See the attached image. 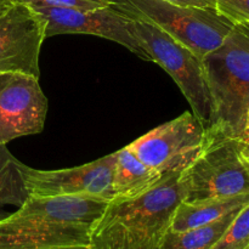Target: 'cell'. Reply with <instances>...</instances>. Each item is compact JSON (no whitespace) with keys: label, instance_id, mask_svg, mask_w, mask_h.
Returning <instances> with one entry per match:
<instances>
[{"label":"cell","instance_id":"cell-22","mask_svg":"<svg viewBox=\"0 0 249 249\" xmlns=\"http://www.w3.org/2000/svg\"><path fill=\"white\" fill-rule=\"evenodd\" d=\"M246 131H249V107H248V112H247V119H246Z\"/></svg>","mask_w":249,"mask_h":249},{"label":"cell","instance_id":"cell-13","mask_svg":"<svg viewBox=\"0 0 249 249\" xmlns=\"http://www.w3.org/2000/svg\"><path fill=\"white\" fill-rule=\"evenodd\" d=\"M162 177L143 164L128 146L116 152L112 179L114 197L138 196L151 189Z\"/></svg>","mask_w":249,"mask_h":249},{"label":"cell","instance_id":"cell-9","mask_svg":"<svg viewBox=\"0 0 249 249\" xmlns=\"http://www.w3.org/2000/svg\"><path fill=\"white\" fill-rule=\"evenodd\" d=\"M116 152L74 168L39 170L21 163L29 196H79L111 201Z\"/></svg>","mask_w":249,"mask_h":249},{"label":"cell","instance_id":"cell-17","mask_svg":"<svg viewBox=\"0 0 249 249\" xmlns=\"http://www.w3.org/2000/svg\"><path fill=\"white\" fill-rule=\"evenodd\" d=\"M14 1L15 4H24L29 6L68 7V9L82 10H94L111 5L97 1V0H14Z\"/></svg>","mask_w":249,"mask_h":249},{"label":"cell","instance_id":"cell-1","mask_svg":"<svg viewBox=\"0 0 249 249\" xmlns=\"http://www.w3.org/2000/svg\"><path fill=\"white\" fill-rule=\"evenodd\" d=\"M109 201L34 197L0 218V249H90L91 226Z\"/></svg>","mask_w":249,"mask_h":249},{"label":"cell","instance_id":"cell-10","mask_svg":"<svg viewBox=\"0 0 249 249\" xmlns=\"http://www.w3.org/2000/svg\"><path fill=\"white\" fill-rule=\"evenodd\" d=\"M48 99L38 78L24 73H0V145L44 129Z\"/></svg>","mask_w":249,"mask_h":249},{"label":"cell","instance_id":"cell-7","mask_svg":"<svg viewBox=\"0 0 249 249\" xmlns=\"http://www.w3.org/2000/svg\"><path fill=\"white\" fill-rule=\"evenodd\" d=\"M209 142L207 128L192 112L157 126L128 147L160 175L181 173L197 160Z\"/></svg>","mask_w":249,"mask_h":249},{"label":"cell","instance_id":"cell-6","mask_svg":"<svg viewBox=\"0 0 249 249\" xmlns=\"http://www.w3.org/2000/svg\"><path fill=\"white\" fill-rule=\"evenodd\" d=\"M241 138L209 141L197 160L180 174L184 201L249 194V170L241 158Z\"/></svg>","mask_w":249,"mask_h":249},{"label":"cell","instance_id":"cell-19","mask_svg":"<svg viewBox=\"0 0 249 249\" xmlns=\"http://www.w3.org/2000/svg\"><path fill=\"white\" fill-rule=\"evenodd\" d=\"M167 1L174 2V4H179V5H186V6L216 7L214 0H167Z\"/></svg>","mask_w":249,"mask_h":249},{"label":"cell","instance_id":"cell-23","mask_svg":"<svg viewBox=\"0 0 249 249\" xmlns=\"http://www.w3.org/2000/svg\"><path fill=\"white\" fill-rule=\"evenodd\" d=\"M242 139H243V140L248 141V142H249V131H246V133H245V135L242 136Z\"/></svg>","mask_w":249,"mask_h":249},{"label":"cell","instance_id":"cell-8","mask_svg":"<svg viewBox=\"0 0 249 249\" xmlns=\"http://www.w3.org/2000/svg\"><path fill=\"white\" fill-rule=\"evenodd\" d=\"M29 6V5H28ZM45 21V36L60 34H90L121 44L139 57L150 61L130 31L131 17L117 5L94 10L31 6Z\"/></svg>","mask_w":249,"mask_h":249},{"label":"cell","instance_id":"cell-12","mask_svg":"<svg viewBox=\"0 0 249 249\" xmlns=\"http://www.w3.org/2000/svg\"><path fill=\"white\" fill-rule=\"evenodd\" d=\"M248 203L249 194L195 202L181 201L175 209L170 230L185 231L213 223L236 209L243 208Z\"/></svg>","mask_w":249,"mask_h":249},{"label":"cell","instance_id":"cell-21","mask_svg":"<svg viewBox=\"0 0 249 249\" xmlns=\"http://www.w3.org/2000/svg\"><path fill=\"white\" fill-rule=\"evenodd\" d=\"M14 4V0H0V16H1L4 12H6Z\"/></svg>","mask_w":249,"mask_h":249},{"label":"cell","instance_id":"cell-2","mask_svg":"<svg viewBox=\"0 0 249 249\" xmlns=\"http://www.w3.org/2000/svg\"><path fill=\"white\" fill-rule=\"evenodd\" d=\"M180 174H164L138 196L112 198L92 224L90 249H160L184 201Z\"/></svg>","mask_w":249,"mask_h":249},{"label":"cell","instance_id":"cell-5","mask_svg":"<svg viewBox=\"0 0 249 249\" xmlns=\"http://www.w3.org/2000/svg\"><path fill=\"white\" fill-rule=\"evenodd\" d=\"M129 16L131 17V33L150 61L160 65L173 78L191 106L192 113L208 129L212 121V99L204 78L202 58L155 24L131 14Z\"/></svg>","mask_w":249,"mask_h":249},{"label":"cell","instance_id":"cell-24","mask_svg":"<svg viewBox=\"0 0 249 249\" xmlns=\"http://www.w3.org/2000/svg\"><path fill=\"white\" fill-rule=\"evenodd\" d=\"M97 1L105 2V4H112V1H111V0H97Z\"/></svg>","mask_w":249,"mask_h":249},{"label":"cell","instance_id":"cell-3","mask_svg":"<svg viewBox=\"0 0 249 249\" xmlns=\"http://www.w3.org/2000/svg\"><path fill=\"white\" fill-rule=\"evenodd\" d=\"M202 67L212 99L209 140L242 138L249 107V22L236 23L202 58Z\"/></svg>","mask_w":249,"mask_h":249},{"label":"cell","instance_id":"cell-20","mask_svg":"<svg viewBox=\"0 0 249 249\" xmlns=\"http://www.w3.org/2000/svg\"><path fill=\"white\" fill-rule=\"evenodd\" d=\"M242 140V143H241V158H242L243 163L246 164V167H247V169L249 170V142L248 141L243 140V139H241Z\"/></svg>","mask_w":249,"mask_h":249},{"label":"cell","instance_id":"cell-14","mask_svg":"<svg viewBox=\"0 0 249 249\" xmlns=\"http://www.w3.org/2000/svg\"><path fill=\"white\" fill-rule=\"evenodd\" d=\"M241 209H236L213 223L190 230L173 231L169 229L164 235L160 249H213Z\"/></svg>","mask_w":249,"mask_h":249},{"label":"cell","instance_id":"cell-4","mask_svg":"<svg viewBox=\"0 0 249 249\" xmlns=\"http://www.w3.org/2000/svg\"><path fill=\"white\" fill-rule=\"evenodd\" d=\"M124 11L155 24L198 57L218 48L235 22L216 7L186 6L167 0H111Z\"/></svg>","mask_w":249,"mask_h":249},{"label":"cell","instance_id":"cell-18","mask_svg":"<svg viewBox=\"0 0 249 249\" xmlns=\"http://www.w3.org/2000/svg\"><path fill=\"white\" fill-rule=\"evenodd\" d=\"M216 9L235 23L249 22V0H214Z\"/></svg>","mask_w":249,"mask_h":249},{"label":"cell","instance_id":"cell-16","mask_svg":"<svg viewBox=\"0 0 249 249\" xmlns=\"http://www.w3.org/2000/svg\"><path fill=\"white\" fill-rule=\"evenodd\" d=\"M213 249H249V203L238 212Z\"/></svg>","mask_w":249,"mask_h":249},{"label":"cell","instance_id":"cell-15","mask_svg":"<svg viewBox=\"0 0 249 249\" xmlns=\"http://www.w3.org/2000/svg\"><path fill=\"white\" fill-rule=\"evenodd\" d=\"M29 192L21 170V162L12 156L6 145H0V208L21 207ZM5 216L0 214V218Z\"/></svg>","mask_w":249,"mask_h":249},{"label":"cell","instance_id":"cell-11","mask_svg":"<svg viewBox=\"0 0 249 249\" xmlns=\"http://www.w3.org/2000/svg\"><path fill=\"white\" fill-rule=\"evenodd\" d=\"M45 39L43 17L28 5H12L0 16V73H24L39 79Z\"/></svg>","mask_w":249,"mask_h":249}]
</instances>
